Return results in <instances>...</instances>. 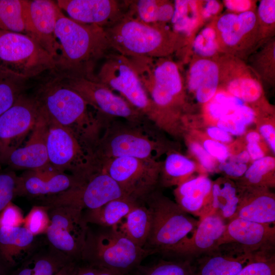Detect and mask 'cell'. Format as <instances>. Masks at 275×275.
Segmentation results:
<instances>
[{
  "instance_id": "1",
  "label": "cell",
  "mask_w": 275,
  "mask_h": 275,
  "mask_svg": "<svg viewBox=\"0 0 275 275\" xmlns=\"http://www.w3.org/2000/svg\"><path fill=\"white\" fill-rule=\"evenodd\" d=\"M60 45L54 71L58 74L96 80L97 62L111 49L104 29L77 22L60 11L55 28Z\"/></svg>"
},
{
  "instance_id": "2",
  "label": "cell",
  "mask_w": 275,
  "mask_h": 275,
  "mask_svg": "<svg viewBox=\"0 0 275 275\" xmlns=\"http://www.w3.org/2000/svg\"><path fill=\"white\" fill-rule=\"evenodd\" d=\"M35 98L50 120L72 131L94 152L108 118L91 112L85 100L59 75L41 85Z\"/></svg>"
},
{
  "instance_id": "3",
  "label": "cell",
  "mask_w": 275,
  "mask_h": 275,
  "mask_svg": "<svg viewBox=\"0 0 275 275\" xmlns=\"http://www.w3.org/2000/svg\"><path fill=\"white\" fill-rule=\"evenodd\" d=\"M128 58L170 132L179 130L187 102L184 78L178 63L171 57Z\"/></svg>"
},
{
  "instance_id": "4",
  "label": "cell",
  "mask_w": 275,
  "mask_h": 275,
  "mask_svg": "<svg viewBox=\"0 0 275 275\" xmlns=\"http://www.w3.org/2000/svg\"><path fill=\"white\" fill-rule=\"evenodd\" d=\"M104 30L110 48L126 57H169L186 46L169 25L149 24L126 14Z\"/></svg>"
},
{
  "instance_id": "5",
  "label": "cell",
  "mask_w": 275,
  "mask_h": 275,
  "mask_svg": "<svg viewBox=\"0 0 275 275\" xmlns=\"http://www.w3.org/2000/svg\"><path fill=\"white\" fill-rule=\"evenodd\" d=\"M143 202L151 214L150 231L144 249L151 255L158 253L173 257L191 236L199 220L155 190Z\"/></svg>"
},
{
  "instance_id": "6",
  "label": "cell",
  "mask_w": 275,
  "mask_h": 275,
  "mask_svg": "<svg viewBox=\"0 0 275 275\" xmlns=\"http://www.w3.org/2000/svg\"><path fill=\"white\" fill-rule=\"evenodd\" d=\"M151 124H153L110 118L94 150L99 166L107 160L122 157L156 160L165 147L154 135Z\"/></svg>"
},
{
  "instance_id": "7",
  "label": "cell",
  "mask_w": 275,
  "mask_h": 275,
  "mask_svg": "<svg viewBox=\"0 0 275 275\" xmlns=\"http://www.w3.org/2000/svg\"><path fill=\"white\" fill-rule=\"evenodd\" d=\"M99 227L92 230L88 226L80 262L95 268L129 274L151 255L114 227Z\"/></svg>"
},
{
  "instance_id": "8",
  "label": "cell",
  "mask_w": 275,
  "mask_h": 275,
  "mask_svg": "<svg viewBox=\"0 0 275 275\" xmlns=\"http://www.w3.org/2000/svg\"><path fill=\"white\" fill-rule=\"evenodd\" d=\"M104 59L95 80L118 92L156 127L168 131L166 122L146 91L129 59L118 53H108Z\"/></svg>"
},
{
  "instance_id": "9",
  "label": "cell",
  "mask_w": 275,
  "mask_h": 275,
  "mask_svg": "<svg viewBox=\"0 0 275 275\" xmlns=\"http://www.w3.org/2000/svg\"><path fill=\"white\" fill-rule=\"evenodd\" d=\"M48 119L46 147L50 166L85 181L100 169L93 151L72 131Z\"/></svg>"
},
{
  "instance_id": "10",
  "label": "cell",
  "mask_w": 275,
  "mask_h": 275,
  "mask_svg": "<svg viewBox=\"0 0 275 275\" xmlns=\"http://www.w3.org/2000/svg\"><path fill=\"white\" fill-rule=\"evenodd\" d=\"M0 71L23 80L54 71L56 60L26 34L0 29Z\"/></svg>"
},
{
  "instance_id": "11",
  "label": "cell",
  "mask_w": 275,
  "mask_h": 275,
  "mask_svg": "<svg viewBox=\"0 0 275 275\" xmlns=\"http://www.w3.org/2000/svg\"><path fill=\"white\" fill-rule=\"evenodd\" d=\"M162 163L130 157L107 160L100 164L129 198L140 202L155 190Z\"/></svg>"
},
{
  "instance_id": "12",
  "label": "cell",
  "mask_w": 275,
  "mask_h": 275,
  "mask_svg": "<svg viewBox=\"0 0 275 275\" xmlns=\"http://www.w3.org/2000/svg\"><path fill=\"white\" fill-rule=\"evenodd\" d=\"M50 224L45 234L47 242L71 261L80 262L89 225L83 211L68 206L49 208Z\"/></svg>"
},
{
  "instance_id": "13",
  "label": "cell",
  "mask_w": 275,
  "mask_h": 275,
  "mask_svg": "<svg viewBox=\"0 0 275 275\" xmlns=\"http://www.w3.org/2000/svg\"><path fill=\"white\" fill-rule=\"evenodd\" d=\"M125 197L128 198L118 184L100 168L77 186L56 195L38 199V205L48 208L68 206L84 211L99 208L112 200Z\"/></svg>"
},
{
  "instance_id": "14",
  "label": "cell",
  "mask_w": 275,
  "mask_h": 275,
  "mask_svg": "<svg viewBox=\"0 0 275 275\" xmlns=\"http://www.w3.org/2000/svg\"><path fill=\"white\" fill-rule=\"evenodd\" d=\"M223 54L246 61L262 44L256 11L225 12L213 20Z\"/></svg>"
},
{
  "instance_id": "15",
  "label": "cell",
  "mask_w": 275,
  "mask_h": 275,
  "mask_svg": "<svg viewBox=\"0 0 275 275\" xmlns=\"http://www.w3.org/2000/svg\"><path fill=\"white\" fill-rule=\"evenodd\" d=\"M58 75L99 114L139 124L151 123L140 111L104 85L82 77Z\"/></svg>"
},
{
  "instance_id": "16",
  "label": "cell",
  "mask_w": 275,
  "mask_h": 275,
  "mask_svg": "<svg viewBox=\"0 0 275 275\" xmlns=\"http://www.w3.org/2000/svg\"><path fill=\"white\" fill-rule=\"evenodd\" d=\"M217 60L220 72L219 89L260 113L272 110L265 99L262 84L246 62L224 54Z\"/></svg>"
},
{
  "instance_id": "17",
  "label": "cell",
  "mask_w": 275,
  "mask_h": 275,
  "mask_svg": "<svg viewBox=\"0 0 275 275\" xmlns=\"http://www.w3.org/2000/svg\"><path fill=\"white\" fill-rule=\"evenodd\" d=\"M40 112L35 97L22 94L11 107L0 116V160L7 153L19 147L35 126Z\"/></svg>"
},
{
  "instance_id": "18",
  "label": "cell",
  "mask_w": 275,
  "mask_h": 275,
  "mask_svg": "<svg viewBox=\"0 0 275 275\" xmlns=\"http://www.w3.org/2000/svg\"><path fill=\"white\" fill-rule=\"evenodd\" d=\"M61 9L56 2L49 0H25L24 21L25 34L35 40L56 60L60 45L55 28Z\"/></svg>"
},
{
  "instance_id": "19",
  "label": "cell",
  "mask_w": 275,
  "mask_h": 275,
  "mask_svg": "<svg viewBox=\"0 0 275 275\" xmlns=\"http://www.w3.org/2000/svg\"><path fill=\"white\" fill-rule=\"evenodd\" d=\"M56 3L70 18L104 29L122 19L127 10V1L58 0Z\"/></svg>"
},
{
  "instance_id": "20",
  "label": "cell",
  "mask_w": 275,
  "mask_h": 275,
  "mask_svg": "<svg viewBox=\"0 0 275 275\" xmlns=\"http://www.w3.org/2000/svg\"><path fill=\"white\" fill-rule=\"evenodd\" d=\"M40 111L38 119L25 144L7 153L0 162L13 169L27 171L45 170L51 167L46 147L48 119L41 108Z\"/></svg>"
},
{
  "instance_id": "21",
  "label": "cell",
  "mask_w": 275,
  "mask_h": 275,
  "mask_svg": "<svg viewBox=\"0 0 275 275\" xmlns=\"http://www.w3.org/2000/svg\"><path fill=\"white\" fill-rule=\"evenodd\" d=\"M234 243L252 254L273 251L275 227L235 217L229 221L219 245Z\"/></svg>"
},
{
  "instance_id": "22",
  "label": "cell",
  "mask_w": 275,
  "mask_h": 275,
  "mask_svg": "<svg viewBox=\"0 0 275 275\" xmlns=\"http://www.w3.org/2000/svg\"><path fill=\"white\" fill-rule=\"evenodd\" d=\"M254 254L234 243L220 245L191 260L194 275H236Z\"/></svg>"
},
{
  "instance_id": "23",
  "label": "cell",
  "mask_w": 275,
  "mask_h": 275,
  "mask_svg": "<svg viewBox=\"0 0 275 275\" xmlns=\"http://www.w3.org/2000/svg\"><path fill=\"white\" fill-rule=\"evenodd\" d=\"M84 182L72 175L59 172L51 167L45 170L27 171L18 176L17 196L37 199L50 197Z\"/></svg>"
},
{
  "instance_id": "24",
  "label": "cell",
  "mask_w": 275,
  "mask_h": 275,
  "mask_svg": "<svg viewBox=\"0 0 275 275\" xmlns=\"http://www.w3.org/2000/svg\"><path fill=\"white\" fill-rule=\"evenodd\" d=\"M184 76L186 94L192 95L197 102L204 106L219 89V67L216 59H194L187 63Z\"/></svg>"
},
{
  "instance_id": "25",
  "label": "cell",
  "mask_w": 275,
  "mask_h": 275,
  "mask_svg": "<svg viewBox=\"0 0 275 275\" xmlns=\"http://www.w3.org/2000/svg\"><path fill=\"white\" fill-rule=\"evenodd\" d=\"M227 223L216 213H211L199 219L191 236L177 250L174 259L192 260L219 246Z\"/></svg>"
},
{
  "instance_id": "26",
  "label": "cell",
  "mask_w": 275,
  "mask_h": 275,
  "mask_svg": "<svg viewBox=\"0 0 275 275\" xmlns=\"http://www.w3.org/2000/svg\"><path fill=\"white\" fill-rule=\"evenodd\" d=\"M44 235L35 236L23 226L0 228V263L14 269L40 245Z\"/></svg>"
},
{
  "instance_id": "27",
  "label": "cell",
  "mask_w": 275,
  "mask_h": 275,
  "mask_svg": "<svg viewBox=\"0 0 275 275\" xmlns=\"http://www.w3.org/2000/svg\"><path fill=\"white\" fill-rule=\"evenodd\" d=\"M237 186L239 203L235 217L274 225L275 197L268 188Z\"/></svg>"
},
{
  "instance_id": "28",
  "label": "cell",
  "mask_w": 275,
  "mask_h": 275,
  "mask_svg": "<svg viewBox=\"0 0 275 275\" xmlns=\"http://www.w3.org/2000/svg\"><path fill=\"white\" fill-rule=\"evenodd\" d=\"M212 186V182L205 175L189 178L174 190L176 203L200 219L211 213Z\"/></svg>"
},
{
  "instance_id": "29",
  "label": "cell",
  "mask_w": 275,
  "mask_h": 275,
  "mask_svg": "<svg viewBox=\"0 0 275 275\" xmlns=\"http://www.w3.org/2000/svg\"><path fill=\"white\" fill-rule=\"evenodd\" d=\"M70 261L52 248L44 237L40 245L10 275H55Z\"/></svg>"
},
{
  "instance_id": "30",
  "label": "cell",
  "mask_w": 275,
  "mask_h": 275,
  "mask_svg": "<svg viewBox=\"0 0 275 275\" xmlns=\"http://www.w3.org/2000/svg\"><path fill=\"white\" fill-rule=\"evenodd\" d=\"M170 29L185 41L186 46L206 24L201 15V0H175Z\"/></svg>"
},
{
  "instance_id": "31",
  "label": "cell",
  "mask_w": 275,
  "mask_h": 275,
  "mask_svg": "<svg viewBox=\"0 0 275 275\" xmlns=\"http://www.w3.org/2000/svg\"><path fill=\"white\" fill-rule=\"evenodd\" d=\"M126 15L144 23L169 25L174 13V2L168 0L127 1Z\"/></svg>"
},
{
  "instance_id": "32",
  "label": "cell",
  "mask_w": 275,
  "mask_h": 275,
  "mask_svg": "<svg viewBox=\"0 0 275 275\" xmlns=\"http://www.w3.org/2000/svg\"><path fill=\"white\" fill-rule=\"evenodd\" d=\"M151 225V212L146 205L141 202L113 227L135 244L144 248Z\"/></svg>"
},
{
  "instance_id": "33",
  "label": "cell",
  "mask_w": 275,
  "mask_h": 275,
  "mask_svg": "<svg viewBox=\"0 0 275 275\" xmlns=\"http://www.w3.org/2000/svg\"><path fill=\"white\" fill-rule=\"evenodd\" d=\"M178 53L184 64L194 59H216L223 54L213 20L204 25Z\"/></svg>"
},
{
  "instance_id": "34",
  "label": "cell",
  "mask_w": 275,
  "mask_h": 275,
  "mask_svg": "<svg viewBox=\"0 0 275 275\" xmlns=\"http://www.w3.org/2000/svg\"><path fill=\"white\" fill-rule=\"evenodd\" d=\"M140 203L126 197L117 199L99 208L83 211V216L88 225L112 227Z\"/></svg>"
},
{
  "instance_id": "35",
  "label": "cell",
  "mask_w": 275,
  "mask_h": 275,
  "mask_svg": "<svg viewBox=\"0 0 275 275\" xmlns=\"http://www.w3.org/2000/svg\"><path fill=\"white\" fill-rule=\"evenodd\" d=\"M238 203L237 185L222 179L212 182L211 213H216L229 221L235 217Z\"/></svg>"
},
{
  "instance_id": "36",
  "label": "cell",
  "mask_w": 275,
  "mask_h": 275,
  "mask_svg": "<svg viewBox=\"0 0 275 275\" xmlns=\"http://www.w3.org/2000/svg\"><path fill=\"white\" fill-rule=\"evenodd\" d=\"M246 63L262 84H275V37L262 44L248 58Z\"/></svg>"
},
{
  "instance_id": "37",
  "label": "cell",
  "mask_w": 275,
  "mask_h": 275,
  "mask_svg": "<svg viewBox=\"0 0 275 275\" xmlns=\"http://www.w3.org/2000/svg\"><path fill=\"white\" fill-rule=\"evenodd\" d=\"M168 153L161 165L159 179L165 186H177L189 178L196 169V164L179 153L169 151Z\"/></svg>"
},
{
  "instance_id": "38",
  "label": "cell",
  "mask_w": 275,
  "mask_h": 275,
  "mask_svg": "<svg viewBox=\"0 0 275 275\" xmlns=\"http://www.w3.org/2000/svg\"><path fill=\"white\" fill-rule=\"evenodd\" d=\"M275 168L274 158L265 156L254 161L244 174L242 181L237 183L238 186L268 188L274 184L273 171Z\"/></svg>"
},
{
  "instance_id": "39",
  "label": "cell",
  "mask_w": 275,
  "mask_h": 275,
  "mask_svg": "<svg viewBox=\"0 0 275 275\" xmlns=\"http://www.w3.org/2000/svg\"><path fill=\"white\" fill-rule=\"evenodd\" d=\"M25 0H0V29L25 34Z\"/></svg>"
},
{
  "instance_id": "40",
  "label": "cell",
  "mask_w": 275,
  "mask_h": 275,
  "mask_svg": "<svg viewBox=\"0 0 275 275\" xmlns=\"http://www.w3.org/2000/svg\"><path fill=\"white\" fill-rule=\"evenodd\" d=\"M136 268V275H194L193 266L188 259L161 260L150 266L140 265Z\"/></svg>"
},
{
  "instance_id": "41",
  "label": "cell",
  "mask_w": 275,
  "mask_h": 275,
  "mask_svg": "<svg viewBox=\"0 0 275 275\" xmlns=\"http://www.w3.org/2000/svg\"><path fill=\"white\" fill-rule=\"evenodd\" d=\"M243 103H245L219 89L214 97L203 107L205 115L217 122Z\"/></svg>"
},
{
  "instance_id": "42",
  "label": "cell",
  "mask_w": 275,
  "mask_h": 275,
  "mask_svg": "<svg viewBox=\"0 0 275 275\" xmlns=\"http://www.w3.org/2000/svg\"><path fill=\"white\" fill-rule=\"evenodd\" d=\"M24 80L0 71V116L11 107L22 95Z\"/></svg>"
},
{
  "instance_id": "43",
  "label": "cell",
  "mask_w": 275,
  "mask_h": 275,
  "mask_svg": "<svg viewBox=\"0 0 275 275\" xmlns=\"http://www.w3.org/2000/svg\"><path fill=\"white\" fill-rule=\"evenodd\" d=\"M261 44L275 37V0H261L256 11Z\"/></svg>"
},
{
  "instance_id": "44",
  "label": "cell",
  "mask_w": 275,
  "mask_h": 275,
  "mask_svg": "<svg viewBox=\"0 0 275 275\" xmlns=\"http://www.w3.org/2000/svg\"><path fill=\"white\" fill-rule=\"evenodd\" d=\"M236 275H275L274 252L255 253Z\"/></svg>"
},
{
  "instance_id": "45",
  "label": "cell",
  "mask_w": 275,
  "mask_h": 275,
  "mask_svg": "<svg viewBox=\"0 0 275 275\" xmlns=\"http://www.w3.org/2000/svg\"><path fill=\"white\" fill-rule=\"evenodd\" d=\"M48 210L43 205L33 206L24 217L23 226L35 236L45 235L50 224Z\"/></svg>"
},
{
  "instance_id": "46",
  "label": "cell",
  "mask_w": 275,
  "mask_h": 275,
  "mask_svg": "<svg viewBox=\"0 0 275 275\" xmlns=\"http://www.w3.org/2000/svg\"><path fill=\"white\" fill-rule=\"evenodd\" d=\"M18 176L13 171L0 173V212L17 196Z\"/></svg>"
},
{
  "instance_id": "47",
  "label": "cell",
  "mask_w": 275,
  "mask_h": 275,
  "mask_svg": "<svg viewBox=\"0 0 275 275\" xmlns=\"http://www.w3.org/2000/svg\"><path fill=\"white\" fill-rule=\"evenodd\" d=\"M24 219L22 210L11 202L0 212V228L23 226Z\"/></svg>"
},
{
  "instance_id": "48",
  "label": "cell",
  "mask_w": 275,
  "mask_h": 275,
  "mask_svg": "<svg viewBox=\"0 0 275 275\" xmlns=\"http://www.w3.org/2000/svg\"><path fill=\"white\" fill-rule=\"evenodd\" d=\"M189 149L195 156L203 169L212 172L216 169V160L205 150L203 146L197 142L190 141L188 143Z\"/></svg>"
},
{
  "instance_id": "49",
  "label": "cell",
  "mask_w": 275,
  "mask_h": 275,
  "mask_svg": "<svg viewBox=\"0 0 275 275\" xmlns=\"http://www.w3.org/2000/svg\"><path fill=\"white\" fill-rule=\"evenodd\" d=\"M216 126L230 134L236 136L243 135L246 130V126L237 118L233 111L219 119Z\"/></svg>"
},
{
  "instance_id": "50",
  "label": "cell",
  "mask_w": 275,
  "mask_h": 275,
  "mask_svg": "<svg viewBox=\"0 0 275 275\" xmlns=\"http://www.w3.org/2000/svg\"><path fill=\"white\" fill-rule=\"evenodd\" d=\"M202 146L205 150L219 163L226 161L230 157L229 150L225 144L209 138L204 141Z\"/></svg>"
},
{
  "instance_id": "51",
  "label": "cell",
  "mask_w": 275,
  "mask_h": 275,
  "mask_svg": "<svg viewBox=\"0 0 275 275\" xmlns=\"http://www.w3.org/2000/svg\"><path fill=\"white\" fill-rule=\"evenodd\" d=\"M222 3L217 0H201V15L205 24L213 20L222 14L224 9Z\"/></svg>"
},
{
  "instance_id": "52",
  "label": "cell",
  "mask_w": 275,
  "mask_h": 275,
  "mask_svg": "<svg viewBox=\"0 0 275 275\" xmlns=\"http://www.w3.org/2000/svg\"><path fill=\"white\" fill-rule=\"evenodd\" d=\"M222 3L226 12L234 14L256 11L257 7L256 0H223Z\"/></svg>"
},
{
  "instance_id": "53",
  "label": "cell",
  "mask_w": 275,
  "mask_h": 275,
  "mask_svg": "<svg viewBox=\"0 0 275 275\" xmlns=\"http://www.w3.org/2000/svg\"><path fill=\"white\" fill-rule=\"evenodd\" d=\"M218 168L228 177L235 178L243 176L248 169L246 164L237 162L231 158L220 163Z\"/></svg>"
},
{
  "instance_id": "54",
  "label": "cell",
  "mask_w": 275,
  "mask_h": 275,
  "mask_svg": "<svg viewBox=\"0 0 275 275\" xmlns=\"http://www.w3.org/2000/svg\"><path fill=\"white\" fill-rule=\"evenodd\" d=\"M259 133L267 142L272 152H275V129L272 124L265 122L259 127Z\"/></svg>"
},
{
  "instance_id": "55",
  "label": "cell",
  "mask_w": 275,
  "mask_h": 275,
  "mask_svg": "<svg viewBox=\"0 0 275 275\" xmlns=\"http://www.w3.org/2000/svg\"><path fill=\"white\" fill-rule=\"evenodd\" d=\"M206 133L209 139L223 144L230 143L232 140L231 134L217 126L208 127Z\"/></svg>"
},
{
  "instance_id": "56",
  "label": "cell",
  "mask_w": 275,
  "mask_h": 275,
  "mask_svg": "<svg viewBox=\"0 0 275 275\" xmlns=\"http://www.w3.org/2000/svg\"><path fill=\"white\" fill-rule=\"evenodd\" d=\"M246 151L250 159L255 161L265 156V153L260 146L259 143H248Z\"/></svg>"
},
{
  "instance_id": "57",
  "label": "cell",
  "mask_w": 275,
  "mask_h": 275,
  "mask_svg": "<svg viewBox=\"0 0 275 275\" xmlns=\"http://www.w3.org/2000/svg\"><path fill=\"white\" fill-rule=\"evenodd\" d=\"M78 263L74 261L69 262L55 275H76Z\"/></svg>"
},
{
  "instance_id": "58",
  "label": "cell",
  "mask_w": 275,
  "mask_h": 275,
  "mask_svg": "<svg viewBox=\"0 0 275 275\" xmlns=\"http://www.w3.org/2000/svg\"><path fill=\"white\" fill-rule=\"evenodd\" d=\"M83 263V262H82ZM76 275H97L95 268L83 263H78Z\"/></svg>"
},
{
  "instance_id": "59",
  "label": "cell",
  "mask_w": 275,
  "mask_h": 275,
  "mask_svg": "<svg viewBox=\"0 0 275 275\" xmlns=\"http://www.w3.org/2000/svg\"><path fill=\"white\" fill-rule=\"evenodd\" d=\"M230 158L237 162L245 164H246L250 159V156L246 150L242 151Z\"/></svg>"
},
{
  "instance_id": "60",
  "label": "cell",
  "mask_w": 275,
  "mask_h": 275,
  "mask_svg": "<svg viewBox=\"0 0 275 275\" xmlns=\"http://www.w3.org/2000/svg\"><path fill=\"white\" fill-rule=\"evenodd\" d=\"M261 136L260 133L256 131L249 132L245 136V139L248 143H260Z\"/></svg>"
},
{
  "instance_id": "61",
  "label": "cell",
  "mask_w": 275,
  "mask_h": 275,
  "mask_svg": "<svg viewBox=\"0 0 275 275\" xmlns=\"http://www.w3.org/2000/svg\"><path fill=\"white\" fill-rule=\"evenodd\" d=\"M96 269L97 275H129V274H123L103 269L96 268Z\"/></svg>"
},
{
  "instance_id": "62",
  "label": "cell",
  "mask_w": 275,
  "mask_h": 275,
  "mask_svg": "<svg viewBox=\"0 0 275 275\" xmlns=\"http://www.w3.org/2000/svg\"><path fill=\"white\" fill-rule=\"evenodd\" d=\"M8 269L0 263V275H7Z\"/></svg>"
},
{
  "instance_id": "63",
  "label": "cell",
  "mask_w": 275,
  "mask_h": 275,
  "mask_svg": "<svg viewBox=\"0 0 275 275\" xmlns=\"http://www.w3.org/2000/svg\"><path fill=\"white\" fill-rule=\"evenodd\" d=\"M1 148H0V157H1Z\"/></svg>"
}]
</instances>
